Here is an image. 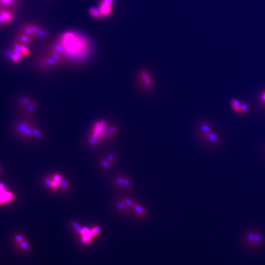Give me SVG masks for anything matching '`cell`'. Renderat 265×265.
I'll return each mask as SVG.
<instances>
[{
    "mask_svg": "<svg viewBox=\"0 0 265 265\" xmlns=\"http://www.w3.org/2000/svg\"><path fill=\"white\" fill-rule=\"evenodd\" d=\"M101 166L103 167H104L105 168H106V169H108V168H110L111 163L109 162L107 159H106V160H102L101 161Z\"/></svg>",
    "mask_w": 265,
    "mask_h": 265,
    "instance_id": "ac0fdd59",
    "label": "cell"
},
{
    "mask_svg": "<svg viewBox=\"0 0 265 265\" xmlns=\"http://www.w3.org/2000/svg\"><path fill=\"white\" fill-rule=\"evenodd\" d=\"M19 45H20L21 52L22 53V55H23V56H28L30 55V51H29V49L27 47V45L23 44L20 43V42H19Z\"/></svg>",
    "mask_w": 265,
    "mask_h": 265,
    "instance_id": "9a60e30c",
    "label": "cell"
},
{
    "mask_svg": "<svg viewBox=\"0 0 265 265\" xmlns=\"http://www.w3.org/2000/svg\"><path fill=\"white\" fill-rule=\"evenodd\" d=\"M15 39L16 41H17L18 42L22 43L23 44H25L27 46L31 45L35 41V39L29 36L24 34L22 32H20L18 31H17V32L16 35Z\"/></svg>",
    "mask_w": 265,
    "mask_h": 265,
    "instance_id": "8992f818",
    "label": "cell"
},
{
    "mask_svg": "<svg viewBox=\"0 0 265 265\" xmlns=\"http://www.w3.org/2000/svg\"><path fill=\"white\" fill-rule=\"evenodd\" d=\"M14 130L20 138L26 140H41L44 137L42 131L28 119H21L18 121Z\"/></svg>",
    "mask_w": 265,
    "mask_h": 265,
    "instance_id": "7a4b0ae2",
    "label": "cell"
},
{
    "mask_svg": "<svg viewBox=\"0 0 265 265\" xmlns=\"http://www.w3.org/2000/svg\"><path fill=\"white\" fill-rule=\"evenodd\" d=\"M5 53H6L7 58L10 60V61L11 63H15V64L18 63L23 58V56H21L17 55V53H15L11 47L10 49H8L7 50H6Z\"/></svg>",
    "mask_w": 265,
    "mask_h": 265,
    "instance_id": "52a82bcc",
    "label": "cell"
},
{
    "mask_svg": "<svg viewBox=\"0 0 265 265\" xmlns=\"http://www.w3.org/2000/svg\"><path fill=\"white\" fill-rule=\"evenodd\" d=\"M11 1H12V4L14 5V6L15 7H16V6L20 3V2L21 1V0H11Z\"/></svg>",
    "mask_w": 265,
    "mask_h": 265,
    "instance_id": "d6986e66",
    "label": "cell"
},
{
    "mask_svg": "<svg viewBox=\"0 0 265 265\" xmlns=\"http://www.w3.org/2000/svg\"><path fill=\"white\" fill-rule=\"evenodd\" d=\"M262 100L265 102V93L263 94V95L262 96Z\"/></svg>",
    "mask_w": 265,
    "mask_h": 265,
    "instance_id": "ffe728a7",
    "label": "cell"
},
{
    "mask_svg": "<svg viewBox=\"0 0 265 265\" xmlns=\"http://www.w3.org/2000/svg\"><path fill=\"white\" fill-rule=\"evenodd\" d=\"M139 78L143 87L147 89H151L153 82L149 73L145 70H142L139 73Z\"/></svg>",
    "mask_w": 265,
    "mask_h": 265,
    "instance_id": "277c9868",
    "label": "cell"
},
{
    "mask_svg": "<svg viewBox=\"0 0 265 265\" xmlns=\"http://www.w3.org/2000/svg\"><path fill=\"white\" fill-rule=\"evenodd\" d=\"M27 23H28V25L31 28V29L32 30V31L33 32V33H35L36 36V34L37 32V31L39 30L41 25H39L38 23H36V22H28Z\"/></svg>",
    "mask_w": 265,
    "mask_h": 265,
    "instance_id": "2e32d148",
    "label": "cell"
},
{
    "mask_svg": "<svg viewBox=\"0 0 265 265\" xmlns=\"http://www.w3.org/2000/svg\"><path fill=\"white\" fill-rule=\"evenodd\" d=\"M50 35L49 33L48 32V31L47 30H46L45 28H44L42 27H40L39 30L37 31V32L36 34V39H42V40H46L49 39Z\"/></svg>",
    "mask_w": 265,
    "mask_h": 265,
    "instance_id": "8fae6325",
    "label": "cell"
},
{
    "mask_svg": "<svg viewBox=\"0 0 265 265\" xmlns=\"http://www.w3.org/2000/svg\"><path fill=\"white\" fill-rule=\"evenodd\" d=\"M116 183L120 186H124L126 188H128L131 186V182L130 181L125 177H119L116 180Z\"/></svg>",
    "mask_w": 265,
    "mask_h": 265,
    "instance_id": "5bb4252c",
    "label": "cell"
},
{
    "mask_svg": "<svg viewBox=\"0 0 265 265\" xmlns=\"http://www.w3.org/2000/svg\"><path fill=\"white\" fill-rule=\"evenodd\" d=\"M106 122L105 120L98 121L95 123L91 131V135L89 136L88 142L90 144L95 145L98 144L101 139H103L106 131Z\"/></svg>",
    "mask_w": 265,
    "mask_h": 265,
    "instance_id": "3957f363",
    "label": "cell"
},
{
    "mask_svg": "<svg viewBox=\"0 0 265 265\" xmlns=\"http://www.w3.org/2000/svg\"><path fill=\"white\" fill-rule=\"evenodd\" d=\"M231 105L233 109L236 112H244L248 109V106L246 105H241V103L235 99H232L231 101Z\"/></svg>",
    "mask_w": 265,
    "mask_h": 265,
    "instance_id": "30bf717a",
    "label": "cell"
},
{
    "mask_svg": "<svg viewBox=\"0 0 265 265\" xmlns=\"http://www.w3.org/2000/svg\"><path fill=\"white\" fill-rule=\"evenodd\" d=\"M88 12L90 15L95 19H100L102 18L103 16L100 12L99 7H91L89 9Z\"/></svg>",
    "mask_w": 265,
    "mask_h": 265,
    "instance_id": "7c38bea8",
    "label": "cell"
},
{
    "mask_svg": "<svg viewBox=\"0 0 265 265\" xmlns=\"http://www.w3.org/2000/svg\"><path fill=\"white\" fill-rule=\"evenodd\" d=\"M203 129H204V130H203V133H204V136L208 139V140H209L210 141H211L212 142H217V138L212 134V133H212L209 129H208V127L206 126V125H205V126H203Z\"/></svg>",
    "mask_w": 265,
    "mask_h": 265,
    "instance_id": "4fadbf2b",
    "label": "cell"
},
{
    "mask_svg": "<svg viewBox=\"0 0 265 265\" xmlns=\"http://www.w3.org/2000/svg\"><path fill=\"white\" fill-rule=\"evenodd\" d=\"M1 14L4 17L9 25H10L16 17V9L3 8Z\"/></svg>",
    "mask_w": 265,
    "mask_h": 265,
    "instance_id": "5b68a950",
    "label": "cell"
},
{
    "mask_svg": "<svg viewBox=\"0 0 265 265\" xmlns=\"http://www.w3.org/2000/svg\"><path fill=\"white\" fill-rule=\"evenodd\" d=\"M99 8L100 10V12L102 14L103 18L106 17L112 13V6L106 4L105 2H104L103 1L100 2L99 3Z\"/></svg>",
    "mask_w": 265,
    "mask_h": 265,
    "instance_id": "9c48e42d",
    "label": "cell"
},
{
    "mask_svg": "<svg viewBox=\"0 0 265 265\" xmlns=\"http://www.w3.org/2000/svg\"><path fill=\"white\" fill-rule=\"evenodd\" d=\"M241 244L246 251L256 253L265 246V234L262 230L257 228H249L242 234Z\"/></svg>",
    "mask_w": 265,
    "mask_h": 265,
    "instance_id": "6da1fadb",
    "label": "cell"
},
{
    "mask_svg": "<svg viewBox=\"0 0 265 265\" xmlns=\"http://www.w3.org/2000/svg\"><path fill=\"white\" fill-rule=\"evenodd\" d=\"M8 25H9V24L7 23V22L5 20V18L0 14V27H6Z\"/></svg>",
    "mask_w": 265,
    "mask_h": 265,
    "instance_id": "e0dca14e",
    "label": "cell"
},
{
    "mask_svg": "<svg viewBox=\"0 0 265 265\" xmlns=\"http://www.w3.org/2000/svg\"><path fill=\"white\" fill-rule=\"evenodd\" d=\"M0 171H1V168H0Z\"/></svg>",
    "mask_w": 265,
    "mask_h": 265,
    "instance_id": "7402d4cb",
    "label": "cell"
},
{
    "mask_svg": "<svg viewBox=\"0 0 265 265\" xmlns=\"http://www.w3.org/2000/svg\"><path fill=\"white\" fill-rule=\"evenodd\" d=\"M17 31L20 32H22V33H24V34H25L27 35L30 36L31 37L35 39V40L36 39V37L35 33H33V32L32 31V30L31 29V28L29 27V25H28V23L27 22L24 23L20 25V27H19V28H18V29Z\"/></svg>",
    "mask_w": 265,
    "mask_h": 265,
    "instance_id": "ba28073f",
    "label": "cell"
},
{
    "mask_svg": "<svg viewBox=\"0 0 265 265\" xmlns=\"http://www.w3.org/2000/svg\"><path fill=\"white\" fill-rule=\"evenodd\" d=\"M2 9H3V7L0 5V14H1V11H2Z\"/></svg>",
    "mask_w": 265,
    "mask_h": 265,
    "instance_id": "44dd1931",
    "label": "cell"
}]
</instances>
